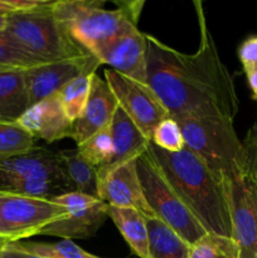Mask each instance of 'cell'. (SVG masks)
<instances>
[{"mask_svg":"<svg viewBox=\"0 0 257 258\" xmlns=\"http://www.w3.org/2000/svg\"><path fill=\"white\" fill-rule=\"evenodd\" d=\"M193 5L201 33L196 53H181L145 34L148 85L174 120L188 116L234 120L239 100L233 78L219 57L203 3L197 0Z\"/></svg>","mask_w":257,"mask_h":258,"instance_id":"cell-1","label":"cell"},{"mask_svg":"<svg viewBox=\"0 0 257 258\" xmlns=\"http://www.w3.org/2000/svg\"><path fill=\"white\" fill-rule=\"evenodd\" d=\"M148 153L178 196L208 233L233 238L229 188L184 146L179 153L160 150L150 141Z\"/></svg>","mask_w":257,"mask_h":258,"instance_id":"cell-2","label":"cell"},{"mask_svg":"<svg viewBox=\"0 0 257 258\" xmlns=\"http://www.w3.org/2000/svg\"><path fill=\"white\" fill-rule=\"evenodd\" d=\"M144 2H116L110 8L101 0H58L52 3L55 17L71 37L88 53L97 50L115 38L138 29Z\"/></svg>","mask_w":257,"mask_h":258,"instance_id":"cell-3","label":"cell"},{"mask_svg":"<svg viewBox=\"0 0 257 258\" xmlns=\"http://www.w3.org/2000/svg\"><path fill=\"white\" fill-rule=\"evenodd\" d=\"M178 121L185 146L223 184L246 175L242 141L233 120L221 116H188Z\"/></svg>","mask_w":257,"mask_h":258,"instance_id":"cell-4","label":"cell"},{"mask_svg":"<svg viewBox=\"0 0 257 258\" xmlns=\"http://www.w3.org/2000/svg\"><path fill=\"white\" fill-rule=\"evenodd\" d=\"M52 3L42 2L33 9L9 14L4 32L20 49L40 63L91 54L58 20L52 10Z\"/></svg>","mask_w":257,"mask_h":258,"instance_id":"cell-5","label":"cell"},{"mask_svg":"<svg viewBox=\"0 0 257 258\" xmlns=\"http://www.w3.org/2000/svg\"><path fill=\"white\" fill-rule=\"evenodd\" d=\"M71 191L75 186L57 153L35 146L29 153L0 156V193L54 199Z\"/></svg>","mask_w":257,"mask_h":258,"instance_id":"cell-6","label":"cell"},{"mask_svg":"<svg viewBox=\"0 0 257 258\" xmlns=\"http://www.w3.org/2000/svg\"><path fill=\"white\" fill-rule=\"evenodd\" d=\"M138 174L146 202L156 218L170 227L189 246L207 233L148 150L138 159Z\"/></svg>","mask_w":257,"mask_h":258,"instance_id":"cell-7","label":"cell"},{"mask_svg":"<svg viewBox=\"0 0 257 258\" xmlns=\"http://www.w3.org/2000/svg\"><path fill=\"white\" fill-rule=\"evenodd\" d=\"M65 217V208L53 199L0 193V239L9 244L40 234Z\"/></svg>","mask_w":257,"mask_h":258,"instance_id":"cell-8","label":"cell"},{"mask_svg":"<svg viewBox=\"0 0 257 258\" xmlns=\"http://www.w3.org/2000/svg\"><path fill=\"white\" fill-rule=\"evenodd\" d=\"M105 80L115 95L118 106L143 135L151 141L155 127L169 117V113L150 86L136 82L110 68L105 71Z\"/></svg>","mask_w":257,"mask_h":258,"instance_id":"cell-9","label":"cell"},{"mask_svg":"<svg viewBox=\"0 0 257 258\" xmlns=\"http://www.w3.org/2000/svg\"><path fill=\"white\" fill-rule=\"evenodd\" d=\"M53 201L62 206L66 217L45 227L40 234L63 239H83L95 236L108 217V204L78 191L63 194Z\"/></svg>","mask_w":257,"mask_h":258,"instance_id":"cell-10","label":"cell"},{"mask_svg":"<svg viewBox=\"0 0 257 258\" xmlns=\"http://www.w3.org/2000/svg\"><path fill=\"white\" fill-rule=\"evenodd\" d=\"M100 66L93 54L42 63L24 71L30 106L57 93L66 83L83 73H95Z\"/></svg>","mask_w":257,"mask_h":258,"instance_id":"cell-11","label":"cell"},{"mask_svg":"<svg viewBox=\"0 0 257 258\" xmlns=\"http://www.w3.org/2000/svg\"><path fill=\"white\" fill-rule=\"evenodd\" d=\"M232 232L239 247V258H254L257 244V186L246 175L229 188Z\"/></svg>","mask_w":257,"mask_h":258,"instance_id":"cell-12","label":"cell"},{"mask_svg":"<svg viewBox=\"0 0 257 258\" xmlns=\"http://www.w3.org/2000/svg\"><path fill=\"white\" fill-rule=\"evenodd\" d=\"M100 64H107L136 82L148 83L146 76V37L134 29L111 40L95 53Z\"/></svg>","mask_w":257,"mask_h":258,"instance_id":"cell-13","label":"cell"},{"mask_svg":"<svg viewBox=\"0 0 257 258\" xmlns=\"http://www.w3.org/2000/svg\"><path fill=\"white\" fill-rule=\"evenodd\" d=\"M98 199L108 206L135 209L145 218L155 217L144 196L138 174V159L122 164L98 181Z\"/></svg>","mask_w":257,"mask_h":258,"instance_id":"cell-14","label":"cell"},{"mask_svg":"<svg viewBox=\"0 0 257 258\" xmlns=\"http://www.w3.org/2000/svg\"><path fill=\"white\" fill-rule=\"evenodd\" d=\"M17 122L48 144L72 138L73 122L66 115L57 93L30 106Z\"/></svg>","mask_w":257,"mask_h":258,"instance_id":"cell-15","label":"cell"},{"mask_svg":"<svg viewBox=\"0 0 257 258\" xmlns=\"http://www.w3.org/2000/svg\"><path fill=\"white\" fill-rule=\"evenodd\" d=\"M118 103L110 86L97 73L93 75L90 96L81 117L73 123L72 140L76 145H81L86 140L111 125Z\"/></svg>","mask_w":257,"mask_h":258,"instance_id":"cell-16","label":"cell"},{"mask_svg":"<svg viewBox=\"0 0 257 258\" xmlns=\"http://www.w3.org/2000/svg\"><path fill=\"white\" fill-rule=\"evenodd\" d=\"M110 126L113 146L112 158L107 165L96 170L98 181L122 164L140 158L148 150L150 144V140L143 135L138 126L133 122V120L126 115L120 106L115 111Z\"/></svg>","mask_w":257,"mask_h":258,"instance_id":"cell-17","label":"cell"},{"mask_svg":"<svg viewBox=\"0 0 257 258\" xmlns=\"http://www.w3.org/2000/svg\"><path fill=\"white\" fill-rule=\"evenodd\" d=\"M24 71L0 68V121L15 122L30 107Z\"/></svg>","mask_w":257,"mask_h":258,"instance_id":"cell-18","label":"cell"},{"mask_svg":"<svg viewBox=\"0 0 257 258\" xmlns=\"http://www.w3.org/2000/svg\"><path fill=\"white\" fill-rule=\"evenodd\" d=\"M108 217L122 234L131 251L139 258H150L146 219L140 212L131 208L108 206Z\"/></svg>","mask_w":257,"mask_h":258,"instance_id":"cell-19","label":"cell"},{"mask_svg":"<svg viewBox=\"0 0 257 258\" xmlns=\"http://www.w3.org/2000/svg\"><path fill=\"white\" fill-rule=\"evenodd\" d=\"M146 219L150 258H189V244L156 217Z\"/></svg>","mask_w":257,"mask_h":258,"instance_id":"cell-20","label":"cell"},{"mask_svg":"<svg viewBox=\"0 0 257 258\" xmlns=\"http://www.w3.org/2000/svg\"><path fill=\"white\" fill-rule=\"evenodd\" d=\"M75 190L85 196L98 198V178L96 168L88 164L76 150H62L57 153Z\"/></svg>","mask_w":257,"mask_h":258,"instance_id":"cell-21","label":"cell"},{"mask_svg":"<svg viewBox=\"0 0 257 258\" xmlns=\"http://www.w3.org/2000/svg\"><path fill=\"white\" fill-rule=\"evenodd\" d=\"M95 73L80 75L78 77L66 83L57 92L66 115L73 123L81 117L83 110H85Z\"/></svg>","mask_w":257,"mask_h":258,"instance_id":"cell-22","label":"cell"},{"mask_svg":"<svg viewBox=\"0 0 257 258\" xmlns=\"http://www.w3.org/2000/svg\"><path fill=\"white\" fill-rule=\"evenodd\" d=\"M189 258H239V247L233 238L207 232L190 244Z\"/></svg>","mask_w":257,"mask_h":258,"instance_id":"cell-23","label":"cell"},{"mask_svg":"<svg viewBox=\"0 0 257 258\" xmlns=\"http://www.w3.org/2000/svg\"><path fill=\"white\" fill-rule=\"evenodd\" d=\"M17 248L43 258H102L85 251L71 239H62L55 243L39 242H15Z\"/></svg>","mask_w":257,"mask_h":258,"instance_id":"cell-24","label":"cell"},{"mask_svg":"<svg viewBox=\"0 0 257 258\" xmlns=\"http://www.w3.org/2000/svg\"><path fill=\"white\" fill-rule=\"evenodd\" d=\"M34 148L35 138L17 121H0V156L19 155Z\"/></svg>","mask_w":257,"mask_h":258,"instance_id":"cell-25","label":"cell"},{"mask_svg":"<svg viewBox=\"0 0 257 258\" xmlns=\"http://www.w3.org/2000/svg\"><path fill=\"white\" fill-rule=\"evenodd\" d=\"M77 151L88 164L96 168V170L107 165L112 158L113 151L111 126H106L85 143L78 145Z\"/></svg>","mask_w":257,"mask_h":258,"instance_id":"cell-26","label":"cell"},{"mask_svg":"<svg viewBox=\"0 0 257 258\" xmlns=\"http://www.w3.org/2000/svg\"><path fill=\"white\" fill-rule=\"evenodd\" d=\"M151 143L160 150L168 153H179L185 146L180 126L178 121L170 116L156 126L151 135Z\"/></svg>","mask_w":257,"mask_h":258,"instance_id":"cell-27","label":"cell"},{"mask_svg":"<svg viewBox=\"0 0 257 258\" xmlns=\"http://www.w3.org/2000/svg\"><path fill=\"white\" fill-rule=\"evenodd\" d=\"M38 64L42 63L20 49L4 30L0 32V68L29 70Z\"/></svg>","mask_w":257,"mask_h":258,"instance_id":"cell-28","label":"cell"},{"mask_svg":"<svg viewBox=\"0 0 257 258\" xmlns=\"http://www.w3.org/2000/svg\"><path fill=\"white\" fill-rule=\"evenodd\" d=\"M242 145L246 161V174L257 186V122L249 128Z\"/></svg>","mask_w":257,"mask_h":258,"instance_id":"cell-29","label":"cell"},{"mask_svg":"<svg viewBox=\"0 0 257 258\" xmlns=\"http://www.w3.org/2000/svg\"><path fill=\"white\" fill-rule=\"evenodd\" d=\"M238 58L243 70L257 66V35L246 38L238 47Z\"/></svg>","mask_w":257,"mask_h":258,"instance_id":"cell-30","label":"cell"},{"mask_svg":"<svg viewBox=\"0 0 257 258\" xmlns=\"http://www.w3.org/2000/svg\"><path fill=\"white\" fill-rule=\"evenodd\" d=\"M0 258H43V257L28 253V252L22 251V249L17 248L13 243H10L0 249Z\"/></svg>","mask_w":257,"mask_h":258,"instance_id":"cell-31","label":"cell"},{"mask_svg":"<svg viewBox=\"0 0 257 258\" xmlns=\"http://www.w3.org/2000/svg\"><path fill=\"white\" fill-rule=\"evenodd\" d=\"M244 73H246L247 82H248L249 88L252 91V96H253L254 100H257V66L247 68V70H244Z\"/></svg>","mask_w":257,"mask_h":258,"instance_id":"cell-32","label":"cell"},{"mask_svg":"<svg viewBox=\"0 0 257 258\" xmlns=\"http://www.w3.org/2000/svg\"><path fill=\"white\" fill-rule=\"evenodd\" d=\"M17 12L13 0H0V17H8L12 13Z\"/></svg>","mask_w":257,"mask_h":258,"instance_id":"cell-33","label":"cell"},{"mask_svg":"<svg viewBox=\"0 0 257 258\" xmlns=\"http://www.w3.org/2000/svg\"><path fill=\"white\" fill-rule=\"evenodd\" d=\"M5 25H7V17H0V32L5 29Z\"/></svg>","mask_w":257,"mask_h":258,"instance_id":"cell-34","label":"cell"},{"mask_svg":"<svg viewBox=\"0 0 257 258\" xmlns=\"http://www.w3.org/2000/svg\"><path fill=\"white\" fill-rule=\"evenodd\" d=\"M8 244H9V243H7V242H4V241H2V239H0V249H2L3 247L8 246Z\"/></svg>","mask_w":257,"mask_h":258,"instance_id":"cell-35","label":"cell"},{"mask_svg":"<svg viewBox=\"0 0 257 258\" xmlns=\"http://www.w3.org/2000/svg\"><path fill=\"white\" fill-rule=\"evenodd\" d=\"M254 258H257V244H256V253H254Z\"/></svg>","mask_w":257,"mask_h":258,"instance_id":"cell-36","label":"cell"},{"mask_svg":"<svg viewBox=\"0 0 257 258\" xmlns=\"http://www.w3.org/2000/svg\"><path fill=\"white\" fill-rule=\"evenodd\" d=\"M256 101H257V100H256Z\"/></svg>","mask_w":257,"mask_h":258,"instance_id":"cell-37","label":"cell"}]
</instances>
